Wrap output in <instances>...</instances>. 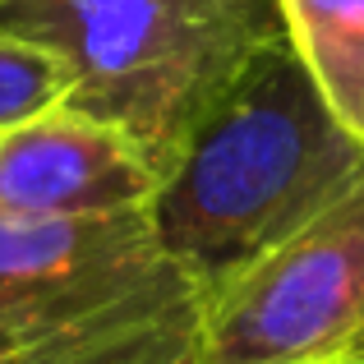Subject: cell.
Returning a JSON list of instances; mask_svg holds the SVG:
<instances>
[{
    "mask_svg": "<svg viewBox=\"0 0 364 364\" xmlns=\"http://www.w3.org/2000/svg\"><path fill=\"white\" fill-rule=\"evenodd\" d=\"M157 189V166L120 129L70 107L0 134V222L134 213Z\"/></svg>",
    "mask_w": 364,
    "mask_h": 364,
    "instance_id": "5",
    "label": "cell"
},
{
    "mask_svg": "<svg viewBox=\"0 0 364 364\" xmlns=\"http://www.w3.org/2000/svg\"><path fill=\"white\" fill-rule=\"evenodd\" d=\"M203 323L152 208L0 222V364H198Z\"/></svg>",
    "mask_w": 364,
    "mask_h": 364,
    "instance_id": "2",
    "label": "cell"
},
{
    "mask_svg": "<svg viewBox=\"0 0 364 364\" xmlns=\"http://www.w3.org/2000/svg\"><path fill=\"white\" fill-rule=\"evenodd\" d=\"M355 185H364V143L332 116L282 33L185 143L152 198V222L213 295Z\"/></svg>",
    "mask_w": 364,
    "mask_h": 364,
    "instance_id": "1",
    "label": "cell"
},
{
    "mask_svg": "<svg viewBox=\"0 0 364 364\" xmlns=\"http://www.w3.org/2000/svg\"><path fill=\"white\" fill-rule=\"evenodd\" d=\"M198 364H364V185L208 295Z\"/></svg>",
    "mask_w": 364,
    "mask_h": 364,
    "instance_id": "4",
    "label": "cell"
},
{
    "mask_svg": "<svg viewBox=\"0 0 364 364\" xmlns=\"http://www.w3.org/2000/svg\"><path fill=\"white\" fill-rule=\"evenodd\" d=\"M0 33L51 51L74 79L65 107L120 129L166 180L286 28L263 0H0Z\"/></svg>",
    "mask_w": 364,
    "mask_h": 364,
    "instance_id": "3",
    "label": "cell"
},
{
    "mask_svg": "<svg viewBox=\"0 0 364 364\" xmlns=\"http://www.w3.org/2000/svg\"><path fill=\"white\" fill-rule=\"evenodd\" d=\"M70 88H74L70 70L51 51L14 33H0V134L65 107Z\"/></svg>",
    "mask_w": 364,
    "mask_h": 364,
    "instance_id": "7",
    "label": "cell"
},
{
    "mask_svg": "<svg viewBox=\"0 0 364 364\" xmlns=\"http://www.w3.org/2000/svg\"><path fill=\"white\" fill-rule=\"evenodd\" d=\"M277 14L332 116L364 143V0H277Z\"/></svg>",
    "mask_w": 364,
    "mask_h": 364,
    "instance_id": "6",
    "label": "cell"
}]
</instances>
